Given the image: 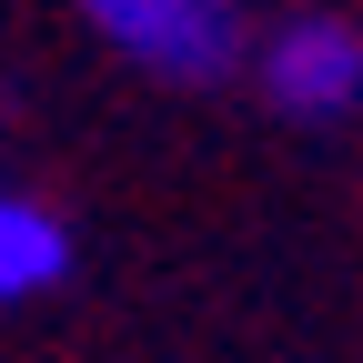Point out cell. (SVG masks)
Masks as SVG:
<instances>
[{
	"mask_svg": "<svg viewBox=\"0 0 363 363\" xmlns=\"http://www.w3.org/2000/svg\"><path fill=\"white\" fill-rule=\"evenodd\" d=\"M71 11L101 30V51H121L152 81H182V91H202V81L252 61L242 0H71Z\"/></svg>",
	"mask_w": 363,
	"mask_h": 363,
	"instance_id": "cell-1",
	"label": "cell"
},
{
	"mask_svg": "<svg viewBox=\"0 0 363 363\" xmlns=\"http://www.w3.org/2000/svg\"><path fill=\"white\" fill-rule=\"evenodd\" d=\"M71 272V222L0 182V303H40Z\"/></svg>",
	"mask_w": 363,
	"mask_h": 363,
	"instance_id": "cell-3",
	"label": "cell"
},
{
	"mask_svg": "<svg viewBox=\"0 0 363 363\" xmlns=\"http://www.w3.org/2000/svg\"><path fill=\"white\" fill-rule=\"evenodd\" d=\"M252 81L283 121L333 131V121L363 111V30L333 21V11H293V21H272L252 40Z\"/></svg>",
	"mask_w": 363,
	"mask_h": 363,
	"instance_id": "cell-2",
	"label": "cell"
}]
</instances>
